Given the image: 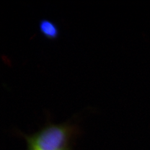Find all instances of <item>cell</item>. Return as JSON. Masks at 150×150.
Instances as JSON below:
<instances>
[{
	"label": "cell",
	"mask_w": 150,
	"mask_h": 150,
	"mask_svg": "<svg viewBox=\"0 0 150 150\" xmlns=\"http://www.w3.org/2000/svg\"><path fill=\"white\" fill-rule=\"evenodd\" d=\"M39 30L43 36L49 40H56L59 36V28L50 20L43 19L39 23Z\"/></svg>",
	"instance_id": "2"
},
{
	"label": "cell",
	"mask_w": 150,
	"mask_h": 150,
	"mask_svg": "<svg viewBox=\"0 0 150 150\" xmlns=\"http://www.w3.org/2000/svg\"><path fill=\"white\" fill-rule=\"evenodd\" d=\"M75 127L68 124H51L28 139L29 150H62Z\"/></svg>",
	"instance_id": "1"
},
{
	"label": "cell",
	"mask_w": 150,
	"mask_h": 150,
	"mask_svg": "<svg viewBox=\"0 0 150 150\" xmlns=\"http://www.w3.org/2000/svg\"><path fill=\"white\" fill-rule=\"evenodd\" d=\"M67 150V149H64V150Z\"/></svg>",
	"instance_id": "3"
}]
</instances>
